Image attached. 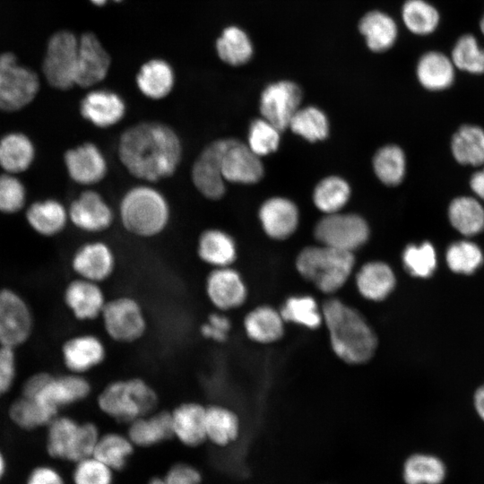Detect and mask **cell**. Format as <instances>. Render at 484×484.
I'll return each mask as SVG.
<instances>
[{"instance_id": "1", "label": "cell", "mask_w": 484, "mask_h": 484, "mask_svg": "<svg viewBox=\"0 0 484 484\" xmlns=\"http://www.w3.org/2000/svg\"><path fill=\"white\" fill-rule=\"evenodd\" d=\"M121 164L133 177L155 183L177 170L183 146L179 135L160 121H143L127 127L117 143Z\"/></svg>"}, {"instance_id": "2", "label": "cell", "mask_w": 484, "mask_h": 484, "mask_svg": "<svg viewBox=\"0 0 484 484\" xmlns=\"http://www.w3.org/2000/svg\"><path fill=\"white\" fill-rule=\"evenodd\" d=\"M334 353L350 364L369 360L376 346V336L365 318L337 298L326 300L322 307Z\"/></svg>"}, {"instance_id": "3", "label": "cell", "mask_w": 484, "mask_h": 484, "mask_svg": "<svg viewBox=\"0 0 484 484\" xmlns=\"http://www.w3.org/2000/svg\"><path fill=\"white\" fill-rule=\"evenodd\" d=\"M119 217L125 229L132 235L152 238L169 225L170 207L160 190L149 185H138L122 196Z\"/></svg>"}, {"instance_id": "4", "label": "cell", "mask_w": 484, "mask_h": 484, "mask_svg": "<svg viewBox=\"0 0 484 484\" xmlns=\"http://www.w3.org/2000/svg\"><path fill=\"white\" fill-rule=\"evenodd\" d=\"M96 403L105 416L127 425L156 411L159 395L144 379L130 377L114 380L105 385L99 393Z\"/></svg>"}, {"instance_id": "5", "label": "cell", "mask_w": 484, "mask_h": 484, "mask_svg": "<svg viewBox=\"0 0 484 484\" xmlns=\"http://www.w3.org/2000/svg\"><path fill=\"white\" fill-rule=\"evenodd\" d=\"M354 263L352 252L321 245L304 248L297 257L296 266L318 290L333 293L347 281Z\"/></svg>"}, {"instance_id": "6", "label": "cell", "mask_w": 484, "mask_h": 484, "mask_svg": "<svg viewBox=\"0 0 484 484\" xmlns=\"http://www.w3.org/2000/svg\"><path fill=\"white\" fill-rule=\"evenodd\" d=\"M47 428L48 454L52 458L73 463L92 455L100 436L99 427L94 422H80L59 414Z\"/></svg>"}, {"instance_id": "7", "label": "cell", "mask_w": 484, "mask_h": 484, "mask_svg": "<svg viewBox=\"0 0 484 484\" xmlns=\"http://www.w3.org/2000/svg\"><path fill=\"white\" fill-rule=\"evenodd\" d=\"M92 386L83 375L68 373L53 376L40 372L29 377L23 384L22 395L34 398L48 408L59 410L86 400Z\"/></svg>"}, {"instance_id": "8", "label": "cell", "mask_w": 484, "mask_h": 484, "mask_svg": "<svg viewBox=\"0 0 484 484\" xmlns=\"http://www.w3.org/2000/svg\"><path fill=\"white\" fill-rule=\"evenodd\" d=\"M99 318L106 334L115 342L134 343L147 332L148 322L143 307L131 296L122 295L108 299Z\"/></svg>"}, {"instance_id": "9", "label": "cell", "mask_w": 484, "mask_h": 484, "mask_svg": "<svg viewBox=\"0 0 484 484\" xmlns=\"http://www.w3.org/2000/svg\"><path fill=\"white\" fill-rule=\"evenodd\" d=\"M39 90V77L17 63L10 52L0 54V110L18 111L29 105Z\"/></svg>"}, {"instance_id": "10", "label": "cell", "mask_w": 484, "mask_h": 484, "mask_svg": "<svg viewBox=\"0 0 484 484\" xmlns=\"http://www.w3.org/2000/svg\"><path fill=\"white\" fill-rule=\"evenodd\" d=\"M79 39L70 31L60 30L48 42L43 61V74L57 90L66 91L75 86Z\"/></svg>"}, {"instance_id": "11", "label": "cell", "mask_w": 484, "mask_h": 484, "mask_svg": "<svg viewBox=\"0 0 484 484\" xmlns=\"http://www.w3.org/2000/svg\"><path fill=\"white\" fill-rule=\"evenodd\" d=\"M369 236L366 220L353 213H330L315 228V237L321 245L352 252L363 246Z\"/></svg>"}, {"instance_id": "12", "label": "cell", "mask_w": 484, "mask_h": 484, "mask_svg": "<svg viewBox=\"0 0 484 484\" xmlns=\"http://www.w3.org/2000/svg\"><path fill=\"white\" fill-rule=\"evenodd\" d=\"M228 139H218L206 145L196 157L191 169L194 186L209 200H219L226 192L220 160Z\"/></svg>"}, {"instance_id": "13", "label": "cell", "mask_w": 484, "mask_h": 484, "mask_svg": "<svg viewBox=\"0 0 484 484\" xmlns=\"http://www.w3.org/2000/svg\"><path fill=\"white\" fill-rule=\"evenodd\" d=\"M30 307L14 291L0 290V345L15 348L25 342L32 332Z\"/></svg>"}, {"instance_id": "14", "label": "cell", "mask_w": 484, "mask_h": 484, "mask_svg": "<svg viewBox=\"0 0 484 484\" xmlns=\"http://www.w3.org/2000/svg\"><path fill=\"white\" fill-rule=\"evenodd\" d=\"M301 99V89L295 82H275L266 86L261 94V114L280 131L285 130L298 110Z\"/></svg>"}, {"instance_id": "15", "label": "cell", "mask_w": 484, "mask_h": 484, "mask_svg": "<svg viewBox=\"0 0 484 484\" xmlns=\"http://www.w3.org/2000/svg\"><path fill=\"white\" fill-rule=\"evenodd\" d=\"M64 163L69 177L82 186H93L102 181L108 166L101 149L91 142L82 143L68 149Z\"/></svg>"}, {"instance_id": "16", "label": "cell", "mask_w": 484, "mask_h": 484, "mask_svg": "<svg viewBox=\"0 0 484 484\" xmlns=\"http://www.w3.org/2000/svg\"><path fill=\"white\" fill-rule=\"evenodd\" d=\"M116 265V255L112 248L99 240L81 245L71 259V267L78 278L100 284L112 276Z\"/></svg>"}, {"instance_id": "17", "label": "cell", "mask_w": 484, "mask_h": 484, "mask_svg": "<svg viewBox=\"0 0 484 484\" xmlns=\"http://www.w3.org/2000/svg\"><path fill=\"white\" fill-rule=\"evenodd\" d=\"M69 220L82 231L99 233L107 230L114 221V212L97 191L82 192L70 204Z\"/></svg>"}, {"instance_id": "18", "label": "cell", "mask_w": 484, "mask_h": 484, "mask_svg": "<svg viewBox=\"0 0 484 484\" xmlns=\"http://www.w3.org/2000/svg\"><path fill=\"white\" fill-rule=\"evenodd\" d=\"M204 290L210 303L221 312L239 307L247 295L241 275L230 266L213 268L206 277Z\"/></svg>"}, {"instance_id": "19", "label": "cell", "mask_w": 484, "mask_h": 484, "mask_svg": "<svg viewBox=\"0 0 484 484\" xmlns=\"http://www.w3.org/2000/svg\"><path fill=\"white\" fill-rule=\"evenodd\" d=\"M221 172L226 182L254 184L264 175L260 157L246 144L229 138L220 160Z\"/></svg>"}, {"instance_id": "20", "label": "cell", "mask_w": 484, "mask_h": 484, "mask_svg": "<svg viewBox=\"0 0 484 484\" xmlns=\"http://www.w3.org/2000/svg\"><path fill=\"white\" fill-rule=\"evenodd\" d=\"M62 360L69 373L85 375L106 359L103 341L92 333H82L67 339L61 349Z\"/></svg>"}, {"instance_id": "21", "label": "cell", "mask_w": 484, "mask_h": 484, "mask_svg": "<svg viewBox=\"0 0 484 484\" xmlns=\"http://www.w3.org/2000/svg\"><path fill=\"white\" fill-rule=\"evenodd\" d=\"M81 117L95 127L107 129L120 123L126 114V104L117 92L107 89L89 91L79 106Z\"/></svg>"}, {"instance_id": "22", "label": "cell", "mask_w": 484, "mask_h": 484, "mask_svg": "<svg viewBox=\"0 0 484 484\" xmlns=\"http://www.w3.org/2000/svg\"><path fill=\"white\" fill-rule=\"evenodd\" d=\"M110 56L91 32L79 39L75 85L89 88L102 82L109 70Z\"/></svg>"}, {"instance_id": "23", "label": "cell", "mask_w": 484, "mask_h": 484, "mask_svg": "<svg viewBox=\"0 0 484 484\" xmlns=\"http://www.w3.org/2000/svg\"><path fill=\"white\" fill-rule=\"evenodd\" d=\"M64 301L76 320L88 322L100 317L108 299L100 283L77 277L66 285Z\"/></svg>"}, {"instance_id": "24", "label": "cell", "mask_w": 484, "mask_h": 484, "mask_svg": "<svg viewBox=\"0 0 484 484\" xmlns=\"http://www.w3.org/2000/svg\"><path fill=\"white\" fill-rule=\"evenodd\" d=\"M206 406L198 402H184L172 411L173 437L188 448H196L206 442Z\"/></svg>"}, {"instance_id": "25", "label": "cell", "mask_w": 484, "mask_h": 484, "mask_svg": "<svg viewBox=\"0 0 484 484\" xmlns=\"http://www.w3.org/2000/svg\"><path fill=\"white\" fill-rule=\"evenodd\" d=\"M126 426V435L135 447H152L173 437L170 411L156 410Z\"/></svg>"}, {"instance_id": "26", "label": "cell", "mask_w": 484, "mask_h": 484, "mask_svg": "<svg viewBox=\"0 0 484 484\" xmlns=\"http://www.w3.org/2000/svg\"><path fill=\"white\" fill-rule=\"evenodd\" d=\"M259 218L264 230L269 237L284 239L296 230L298 223V211L290 200L272 197L262 204Z\"/></svg>"}, {"instance_id": "27", "label": "cell", "mask_w": 484, "mask_h": 484, "mask_svg": "<svg viewBox=\"0 0 484 484\" xmlns=\"http://www.w3.org/2000/svg\"><path fill=\"white\" fill-rule=\"evenodd\" d=\"M196 253L206 264L214 268L228 267L236 260L237 247L234 239L227 232L208 229L198 238Z\"/></svg>"}, {"instance_id": "28", "label": "cell", "mask_w": 484, "mask_h": 484, "mask_svg": "<svg viewBox=\"0 0 484 484\" xmlns=\"http://www.w3.org/2000/svg\"><path fill=\"white\" fill-rule=\"evenodd\" d=\"M175 84V74L169 63L152 59L143 64L137 75L136 85L140 92L152 100L166 98Z\"/></svg>"}, {"instance_id": "29", "label": "cell", "mask_w": 484, "mask_h": 484, "mask_svg": "<svg viewBox=\"0 0 484 484\" xmlns=\"http://www.w3.org/2000/svg\"><path fill=\"white\" fill-rule=\"evenodd\" d=\"M30 226L45 237L57 235L69 220L68 210L56 199H46L33 203L26 212Z\"/></svg>"}, {"instance_id": "30", "label": "cell", "mask_w": 484, "mask_h": 484, "mask_svg": "<svg viewBox=\"0 0 484 484\" xmlns=\"http://www.w3.org/2000/svg\"><path fill=\"white\" fill-rule=\"evenodd\" d=\"M356 284L361 296L369 300L380 301L394 289L395 276L386 264L369 262L359 270Z\"/></svg>"}, {"instance_id": "31", "label": "cell", "mask_w": 484, "mask_h": 484, "mask_svg": "<svg viewBox=\"0 0 484 484\" xmlns=\"http://www.w3.org/2000/svg\"><path fill=\"white\" fill-rule=\"evenodd\" d=\"M32 141L24 134L13 132L0 139V167L10 174L27 170L35 159Z\"/></svg>"}, {"instance_id": "32", "label": "cell", "mask_w": 484, "mask_h": 484, "mask_svg": "<svg viewBox=\"0 0 484 484\" xmlns=\"http://www.w3.org/2000/svg\"><path fill=\"white\" fill-rule=\"evenodd\" d=\"M359 30L367 48L374 52H384L391 48L398 34L393 19L380 11L367 13L359 21Z\"/></svg>"}, {"instance_id": "33", "label": "cell", "mask_w": 484, "mask_h": 484, "mask_svg": "<svg viewBox=\"0 0 484 484\" xmlns=\"http://www.w3.org/2000/svg\"><path fill=\"white\" fill-rule=\"evenodd\" d=\"M206 441L216 446H227L237 440L240 431L238 415L230 409L212 404L206 406Z\"/></svg>"}, {"instance_id": "34", "label": "cell", "mask_w": 484, "mask_h": 484, "mask_svg": "<svg viewBox=\"0 0 484 484\" xmlns=\"http://www.w3.org/2000/svg\"><path fill=\"white\" fill-rule=\"evenodd\" d=\"M447 468L438 456L427 453H415L406 458L402 465L405 484H442Z\"/></svg>"}, {"instance_id": "35", "label": "cell", "mask_w": 484, "mask_h": 484, "mask_svg": "<svg viewBox=\"0 0 484 484\" xmlns=\"http://www.w3.org/2000/svg\"><path fill=\"white\" fill-rule=\"evenodd\" d=\"M417 76L420 84L429 91H442L454 79L452 60L437 51L424 54L417 65Z\"/></svg>"}, {"instance_id": "36", "label": "cell", "mask_w": 484, "mask_h": 484, "mask_svg": "<svg viewBox=\"0 0 484 484\" xmlns=\"http://www.w3.org/2000/svg\"><path fill=\"white\" fill-rule=\"evenodd\" d=\"M283 322L280 312L271 307L262 306L246 315L244 328L246 335L253 341L270 343L282 336Z\"/></svg>"}, {"instance_id": "37", "label": "cell", "mask_w": 484, "mask_h": 484, "mask_svg": "<svg viewBox=\"0 0 484 484\" xmlns=\"http://www.w3.org/2000/svg\"><path fill=\"white\" fill-rule=\"evenodd\" d=\"M135 448L126 433L107 432L100 434L92 455L117 472L126 467Z\"/></svg>"}, {"instance_id": "38", "label": "cell", "mask_w": 484, "mask_h": 484, "mask_svg": "<svg viewBox=\"0 0 484 484\" xmlns=\"http://www.w3.org/2000/svg\"><path fill=\"white\" fill-rule=\"evenodd\" d=\"M448 216L453 227L462 235L473 236L484 229V208L473 197L461 196L453 200Z\"/></svg>"}, {"instance_id": "39", "label": "cell", "mask_w": 484, "mask_h": 484, "mask_svg": "<svg viewBox=\"0 0 484 484\" xmlns=\"http://www.w3.org/2000/svg\"><path fill=\"white\" fill-rule=\"evenodd\" d=\"M451 149L461 164L478 166L484 163V130L476 125H463L453 136Z\"/></svg>"}, {"instance_id": "40", "label": "cell", "mask_w": 484, "mask_h": 484, "mask_svg": "<svg viewBox=\"0 0 484 484\" xmlns=\"http://www.w3.org/2000/svg\"><path fill=\"white\" fill-rule=\"evenodd\" d=\"M216 50L224 63L237 66L249 61L253 55V45L242 29L229 26L225 28L218 38Z\"/></svg>"}, {"instance_id": "41", "label": "cell", "mask_w": 484, "mask_h": 484, "mask_svg": "<svg viewBox=\"0 0 484 484\" xmlns=\"http://www.w3.org/2000/svg\"><path fill=\"white\" fill-rule=\"evenodd\" d=\"M57 415L58 412L39 401L23 395L13 401L9 408L11 419L23 429L47 427Z\"/></svg>"}, {"instance_id": "42", "label": "cell", "mask_w": 484, "mask_h": 484, "mask_svg": "<svg viewBox=\"0 0 484 484\" xmlns=\"http://www.w3.org/2000/svg\"><path fill=\"white\" fill-rule=\"evenodd\" d=\"M350 195L349 184L339 177L332 176L316 185L313 200L317 209L330 214L338 212L347 203Z\"/></svg>"}, {"instance_id": "43", "label": "cell", "mask_w": 484, "mask_h": 484, "mask_svg": "<svg viewBox=\"0 0 484 484\" xmlns=\"http://www.w3.org/2000/svg\"><path fill=\"white\" fill-rule=\"evenodd\" d=\"M373 168L377 177L387 186L401 183L405 175L406 160L402 150L396 145L379 149L373 159Z\"/></svg>"}, {"instance_id": "44", "label": "cell", "mask_w": 484, "mask_h": 484, "mask_svg": "<svg viewBox=\"0 0 484 484\" xmlns=\"http://www.w3.org/2000/svg\"><path fill=\"white\" fill-rule=\"evenodd\" d=\"M402 21L416 35L432 33L439 23L436 9L425 0H407L402 8Z\"/></svg>"}, {"instance_id": "45", "label": "cell", "mask_w": 484, "mask_h": 484, "mask_svg": "<svg viewBox=\"0 0 484 484\" xmlns=\"http://www.w3.org/2000/svg\"><path fill=\"white\" fill-rule=\"evenodd\" d=\"M289 126L296 134L309 142L324 139L329 131V124L324 113L312 106L298 108Z\"/></svg>"}, {"instance_id": "46", "label": "cell", "mask_w": 484, "mask_h": 484, "mask_svg": "<svg viewBox=\"0 0 484 484\" xmlns=\"http://www.w3.org/2000/svg\"><path fill=\"white\" fill-rule=\"evenodd\" d=\"M284 321L295 323L309 329L317 328L323 315L315 300L310 296L291 297L284 303L280 311Z\"/></svg>"}, {"instance_id": "47", "label": "cell", "mask_w": 484, "mask_h": 484, "mask_svg": "<svg viewBox=\"0 0 484 484\" xmlns=\"http://www.w3.org/2000/svg\"><path fill=\"white\" fill-rule=\"evenodd\" d=\"M452 62L458 69L471 73H484V48L472 35L462 36L452 50Z\"/></svg>"}, {"instance_id": "48", "label": "cell", "mask_w": 484, "mask_h": 484, "mask_svg": "<svg viewBox=\"0 0 484 484\" xmlns=\"http://www.w3.org/2000/svg\"><path fill=\"white\" fill-rule=\"evenodd\" d=\"M445 259L453 272L470 274L480 266L483 255L476 244L462 240L448 247Z\"/></svg>"}, {"instance_id": "49", "label": "cell", "mask_w": 484, "mask_h": 484, "mask_svg": "<svg viewBox=\"0 0 484 484\" xmlns=\"http://www.w3.org/2000/svg\"><path fill=\"white\" fill-rule=\"evenodd\" d=\"M115 471L93 455L73 463V484H114Z\"/></svg>"}, {"instance_id": "50", "label": "cell", "mask_w": 484, "mask_h": 484, "mask_svg": "<svg viewBox=\"0 0 484 484\" xmlns=\"http://www.w3.org/2000/svg\"><path fill=\"white\" fill-rule=\"evenodd\" d=\"M406 270L413 276L427 278L435 271L436 255L434 246L424 242L419 246H408L402 255Z\"/></svg>"}, {"instance_id": "51", "label": "cell", "mask_w": 484, "mask_h": 484, "mask_svg": "<svg viewBox=\"0 0 484 484\" xmlns=\"http://www.w3.org/2000/svg\"><path fill=\"white\" fill-rule=\"evenodd\" d=\"M280 132L264 118L255 119L249 126L247 146L259 157L268 155L277 150Z\"/></svg>"}, {"instance_id": "52", "label": "cell", "mask_w": 484, "mask_h": 484, "mask_svg": "<svg viewBox=\"0 0 484 484\" xmlns=\"http://www.w3.org/2000/svg\"><path fill=\"white\" fill-rule=\"evenodd\" d=\"M26 201L24 185L13 174L0 175V212L14 213L20 211Z\"/></svg>"}, {"instance_id": "53", "label": "cell", "mask_w": 484, "mask_h": 484, "mask_svg": "<svg viewBox=\"0 0 484 484\" xmlns=\"http://www.w3.org/2000/svg\"><path fill=\"white\" fill-rule=\"evenodd\" d=\"M202 481V473L195 466L177 462L164 475L151 478L147 484H201Z\"/></svg>"}, {"instance_id": "54", "label": "cell", "mask_w": 484, "mask_h": 484, "mask_svg": "<svg viewBox=\"0 0 484 484\" xmlns=\"http://www.w3.org/2000/svg\"><path fill=\"white\" fill-rule=\"evenodd\" d=\"M229 319L220 313L211 314L200 327L201 335L216 342H223L230 330Z\"/></svg>"}, {"instance_id": "55", "label": "cell", "mask_w": 484, "mask_h": 484, "mask_svg": "<svg viewBox=\"0 0 484 484\" xmlns=\"http://www.w3.org/2000/svg\"><path fill=\"white\" fill-rule=\"evenodd\" d=\"M14 376V349L0 345V396L11 388Z\"/></svg>"}, {"instance_id": "56", "label": "cell", "mask_w": 484, "mask_h": 484, "mask_svg": "<svg viewBox=\"0 0 484 484\" xmlns=\"http://www.w3.org/2000/svg\"><path fill=\"white\" fill-rule=\"evenodd\" d=\"M26 484H66L63 475L55 468L42 465L30 474Z\"/></svg>"}, {"instance_id": "57", "label": "cell", "mask_w": 484, "mask_h": 484, "mask_svg": "<svg viewBox=\"0 0 484 484\" xmlns=\"http://www.w3.org/2000/svg\"><path fill=\"white\" fill-rule=\"evenodd\" d=\"M472 191L484 201V169L476 172L471 179Z\"/></svg>"}, {"instance_id": "58", "label": "cell", "mask_w": 484, "mask_h": 484, "mask_svg": "<svg viewBox=\"0 0 484 484\" xmlns=\"http://www.w3.org/2000/svg\"><path fill=\"white\" fill-rule=\"evenodd\" d=\"M474 404L479 416L484 420V385L476 392Z\"/></svg>"}, {"instance_id": "59", "label": "cell", "mask_w": 484, "mask_h": 484, "mask_svg": "<svg viewBox=\"0 0 484 484\" xmlns=\"http://www.w3.org/2000/svg\"><path fill=\"white\" fill-rule=\"evenodd\" d=\"M4 468H5L4 459L2 454L0 453V479L2 478L4 472Z\"/></svg>"}, {"instance_id": "60", "label": "cell", "mask_w": 484, "mask_h": 484, "mask_svg": "<svg viewBox=\"0 0 484 484\" xmlns=\"http://www.w3.org/2000/svg\"><path fill=\"white\" fill-rule=\"evenodd\" d=\"M108 0H91V3H93L95 5L101 6L105 4ZM115 2H119L121 0H113Z\"/></svg>"}, {"instance_id": "61", "label": "cell", "mask_w": 484, "mask_h": 484, "mask_svg": "<svg viewBox=\"0 0 484 484\" xmlns=\"http://www.w3.org/2000/svg\"><path fill=\"white\" fill-rule=\"evenodd\" d=\"M480 30L484 34V15H483L482 19L480 20Z\"/></svg>"}]
</instances>
